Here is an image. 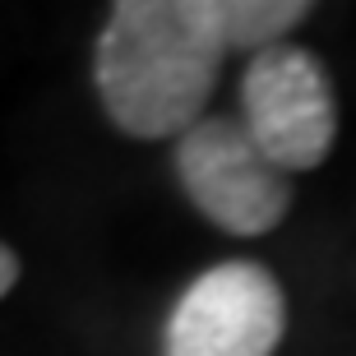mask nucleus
Here are the masks:
<instances>
[{"instance_id": "obj_2", "label": "nucleus", "mask_w": 356, "mask_h": 356, "mask_svg": "<svg viewBox=\"0 0 356 356\" xmlns=\"http://www.w3.org/2000/svg\"><path fill=\"white\" fill-rule=\"evenodd\" d=\"M172 162L190 204L227 236H264L291 209V176L236 116H204L176 139Z\"/></svg>"}, {"instance_id": "obj_1", "label": "nucleus", "mask_w": 356, "mask_h": 356, "mask_svg": "<svg viewBox=\"0 0 356 356\" xmlns=\"http://www.w3.org/2000/svg\"><path fill=\"white\" fill-rule=\"evenodd\" d=\"M227 38L218 0H116L97 33L92 83L130 139H181L204 120Z\"/></svg>"}, {"instance_id": "obj_3", "label": "nucleus", "mask_w": 356, "mask_h": 356, "mask_svg": "<svg viewBox=\"0 0 356 356\" xmlns=\"http://www.w3.org/2000/svg\"><path fill=\"white\" fill-rule=\"evenodd\" d=\"M241 111L254 144L282 172H315L338 144V97L324 60L305 47H268L241 74Z\"/></svg>"}, {"instance_id": "obj_4", "label": "nucleus", "mask_w": 356, "mask_h": 356, "mask_svg": "<svg viewBox=\"0 0 356 356\" xmlns=\"http://www.w3.org/2000/svg\"><path fill=\"white\" fill-rule=\"evenodd\" d=\"M287 333V296L273 268L222 259L181 291L162 356H273Z\"/></svg>"}, {"instance_id": "obj_6", "label": "nucleus", "mask_w": 356, "mask_h": 356, "mask_svg": "<svg viewBox=\"0 0 356 356\" xmlns=\"http://www.w3.org/2000/svg\"><path fill=\"white\" fill-rule=\"evenodd\" d=\"M14 282H19V254L0 241V296H10Z\"/></svg>"}, {"instance_id": "obj_5", "label": "nucleus", "mask_w": 356, "mask_h": 356, "mask_svg": "<svg viewBox=\"0 0 356 356\" xmlns=\"http://www.w3.org/2000/svg\"><path fill=\"white\" fill-rule=\"evenodd\" d=\"M315 5L305 0H218V24H222L227 51H268L282 47L296 24H305Z\"/></svg>"}]
</instances>
